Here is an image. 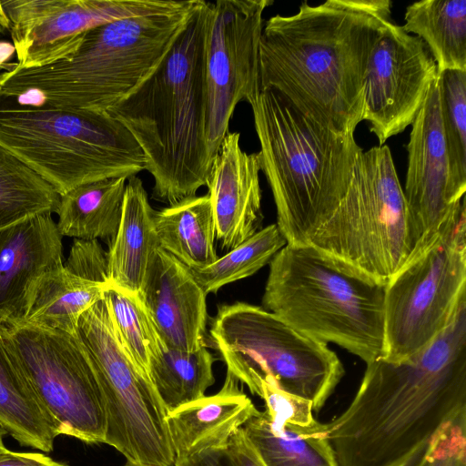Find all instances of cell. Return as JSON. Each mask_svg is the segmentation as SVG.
Listing matches in <instances>:
<instances>
[{"label":"cell","instance_id":"obj_1","mask_svg":"<svg viewBox=\"0 0 466 466\" xmlns=\"http://www.w3.org/2000/svg\"><path fill=\"white\" fill-rule=\"evenodd\" d=\"M390 0L303 2L264 23L260 86L272 89L311 121L354 134L364 109L370 52L390 21Z\"/></svg>","mask_w":466,"mask_h":466},{"label":"cell","instance_id":"obj_2","mask_svg":"<svg viewBox=\"0 0 466 466\" xmlns=\"http://www.w3.org/2000/svg\"><path fill=\"white\" fill-rule=\"evenodd\" d=\"M366 365L351 403L328 423L338 466H387L466 413V295L422 350Z\"/></svg>","mask_w":466,"mask_h":466},{"label":"cell","instance_id":"obj_3","mask_svg":"<svg viewBox=\"0 0 466 466\" xmlns=\"http://www.w3.org/2000/svg\"><path fill=\"white\" fill-rule=\"evenodd\" d=\"M208 5L201 1L154 73L107 111L141 148L153 198L169 205L208 187L214 163L207 140Z\"/></svg>","mask_w":466,"mask_h":466},{"label":"cell","instance_id":"obj_4","mask_svg":"<svg viewBox=\"0 0 466 466\" xmlns=\"http://www.w3.org/2000/svg\"><path fill=\"white\" fill-rule=\"evenodd\" d=\"M249 105L276 224L287 244L309 245L345 196L362 148L354 134L311 121L272 89H262Z\"/></svg>","mask_w":466,"mask_h":466},{"label":"cell","instance_id":"obj_5","mask_svg":"<svg viewBox=\"0 0 466 466\" xmlns=\"http://www.w3.org/2000/svg\"><path fill=\"white\" fill-rule=\"evenodd\" d=\"M201 1L188 0L172 13L94 27L76 51L60 61L4 72L0 93L31 91L53 107L107 112L154 73Z\"/></svg>","mask_w":466,"mask_h":466},{"label":"cell","instance_id":"obj_6","mask_svg":"<svg viewBox=\"0 0 466 466\" xmlns=\"http://www.w3.org/2000/svg\"><path fill=\"white\" fill-rule=\"evenodd\" d=\"M262 308L366 364L383 356L384 287L344 271L310 245L287 244L273 257Z\"/></svg>","mask_w":466,"mask_h":466},{"label":"cell","instance_id":"obj_7","mask_svg":"<svg viewBox=\"0 0 466 466\" xmlns=\"http://www.w3.org/2000/svg\"><path fill=\"white\" fill-rule=\"evenodd\" d=\"M0 145L62 196L91 182L137 176L145 157L107 112L20 105L0 94Z\"/></svg>","mask_w":466,"mask_h":466},{"label":"cell","instance_id":"obj_8","mask_svg":"<svg viewBox=\"0 0 466 466\" xmlns=\"http://www.w3.org/2000/svg\"><path fill=\"white\" fill-rule=\"evenodd\" d=\"M309 245L346 272L385 286L416 238L390 147L359 155L349 188Z\"/></svg>","mask_w":466,"mask_h":466},{"label":"cell","instance_id":"obj_9","mask_svg":"<svg viewBox=\"0 0 466 466\" xmlns=\"http://www.w3.org/2000/svg\"><path fill=\"white\" fill-rule=\"evenodd\" d=\"M209 332L227 371L255 395L268 380L319 411L344 375L341 361L327 344L262 307L240 301L220 305Z\"/></svg>","mask_w":466,"mask_h":466},{"label":"cell","instance_id":"obj_10","mask_svg":"<svg viewBox=\"0 0 466 466\" xmlns=\"http://www.w3.org/2000/svg\"><path fill=\"white\" fill-rule=\"evenodd\" d=\"M465 295L464 198L447 226L413 250L384 286L382 359L399 362L426 348Z\"/></svg>","mask_w":466,"mask_h":466},{"label":"cell","instance_id":"obj_11","mask_svg":"<svg viewBox=\"0 0 466 466\" xmlns=\"http://www.w3.org/2000/svg\"><path fill=\"white\" fill-rule=\"evenodd\" d=\"M76 333L103 395L104 443L123 455L125 466H175L165 407L148 376L119 341L104 299L80 317Z\"/></svg>","mask_w":466,"mask_h":466},{"label":"cell","instance_id":"obj_12","mask_svg":"<svg viewBox=\"0 0 466 466\" xmlns=\"http://www.w3.org/2000/svg\"><path fill=\"white\" fill-rule=\"evenodd\" d=\"M0 335L15 369L58 434L104 443L103 395L77 333L21 321L0 325Z\"/></svg>","mask_w":466,"mask_h":466},{"label":"cell","instance_id":"obj_13","mask_svg":"<svg viewBox=\"0 0 466 466\" xmlns=\"http://www.w3.org/2000/svg\"><path fill=\"white\" fill-rule=\"evenodd\" d=\"M271 0L209 2L205 39L207 140L214 161L237 105L261 91L259 44Z\"/></svg>","mask_w":466,"mask_h":466},{"label":"cell","instance_id":"obj_14","mask_svg":"<svg viewBox=\"0 0 466 466\" xmlns=\"http://www.w3.org/2000/svg\"><path fill=\"white\" fill-rule=\"evenodd\" d=\"M188 0H5L16 68L42 67L76 51L86 32L111 21L177 11Z\"/></svg>","mask_w":466,"mask_h":466},{"label":"cell","instance_id":"obj_15","mask_svg":"<svg viewBox=\"0 0 466 466\" xmlns=\"http://www.w3.org/2000/svg\"><path fill=\"white\" fill-rule=\"evenodd\" d=\"M437 77L426 44L389 21L370 52L364 80L362 119L379 146L412 124Z\"/></svg>","mask_w":466,"mask_h":466},{"label":"cell","instance_id":"obj_16","mask_svg":"<svg viewBox=\"0 0 466 466\" xmlns=\"http://www.w3.org/2000/svg\"><path fill=\"white\" fill-rule=\"evenodd\" d=\"M410 126L402 189L416 238L415 250L447 226L465 198L451 205L448 197V157L441 126L438 77Z\"/></svg>","mask_w":466,"mask_h":466},{"label":"cell","instance_id":"obj_17","mask_svg":"<svg viewBox=\"0 0 466 466\" xmlns=\"http://www.w3.org/2000/svg\"><path fill=\"white\" fill-rule=\"evenodd\" d=\"M140 298L166 346L188 352L206 347L207 294L190 268L160 247L153 255Z\"/></svg>","mask_w":466,"mask_h":466},{"label":"cell","instance_id":"obj_18","mask_svg":"<svg viewBox=\"0 0 466 466\" xmlns=\"http://www.w3.org/2000/svg\"><path fill=\"white\" fill-rule=\"evenodd\" d=\"M259 154L240 147V134L228 132L211 169L208 187L216 239L230 250L259 230L262 222Z\"/></svg>","mask_w":466,"mask_h":466},{"label":"cell","instance_id":"obj_19","mask_svg":"<svg viewBox=\"0 0 466 466\" xmlns=\"http://www.w3.org/2000/svg\"><path fill=\"white\" fill-rule=\"evenodd\" d=\"M62 237L50 213L0 230V325L25 320L32 283L63 266Z\"/></svg>","mask_w":466,"mask_h":466},{"label":"cell","instance_id":"obj_20","mask_svg":"<svg viewBox=\"0 0 466 466\" xmlns=\"http://www.w3.org/2000/svg\"><path fill=\"white\" fill-rule=\"evenodd\" d=\"M228 371L220 390L167 413V425L177 459L227 447L231 437L258 410Z\"/></svg>","mask_w":466,"mask_h":466},{"label":"cell","instance_id":"obj_21","mask_svg":"<svg viewBox=\"0 0 466 466\" xmlns=\"http://www.w3.org/2000/svg\"><path fill=\"white\" fill-rule=\"evenodd\" d=\"M142 180L127 178L120 224L110 243L109 285L140 296L155 251L159 248L154 215Z\"/></svg>","mask_w":466,"mask_h":466},{"label":"cell","instance_id":"obj_22","mask_svg":"<svg viewBox=\"0 0 466 466\" xmlns=\"http://www.w3.org/2000/svg\"><path fill=\"white\" fill-rule=\"evenodd\" d=\"M241 430L264 466H338L328 423L301 426L258 410Z\"/></svg>","mask_w":466,"mask_h":466},{"label":"cell","instance_id":"obj_23","mask_svg":"<svg viewBox=\"0 0 466 466\" xmlns=\"http://www.w3.org/2000/svg\"><path fill=\"white\" fill-rule=\"evenodd\" d=\"M108 286L79 278L64 265L48 270L29 289L24 321L75 334L80 317L104 299Z\"/></svg>","mask_w":466,"mask_h":466},{"label":"cell","instance_id":"obj_24","mask_svg":"<svg viewBox=\"0 0 466 466\" xmlns=\"http://www.w3.org/2000/svg\"><path fill=\"white\" fill-rule=\"evenodd\" d=\"M159 247L189 268L214 263L216 227L208 195L194 196L156 211Z\"/></svg>","mask_w":466,"mask_h":466},{"label":"cell","instance_id":"obj_25","mask_svg":"<svg viewBox=\"0 0 466 466\" xmlns=\"http://www.w3.org/2000/svg\"><path fill=\"white\" fill-rule=\"evenodd\" d=\"M127 178L114 177L78 186L60 197L56 213L64 237L107 239L116 235Z\"/></svg>","mask_w":466,"mask_h":466},{"label":"cell","instance_id":"obj_26","mask_svg":"<svg viewBox=\"0 0 466 466\" xmlns=\"http://www.w3.org/2000/svg\"><path fill=\"white\" fill-rule=\"evenodd\" d=\"M407 33L428 46L438 74L466 72V0H422L406 7Z\"/></svg>","mask_w":466,"mask_h":466},{"label":"cell","instance_id":"obj_27","mask_svg":"<svg viewBox=\"0 0 466 466\" xmlns=\"http://www.w3.org/2000/svg\"><path fill=\"white\" fill-rule=\"evenodd\" d=\"M214 361L207 347L188 352L168 348L160 339L147 375L167 413L205 396L215 382Z\"/></svg>","mask_w":466,"mask_h":466},{"label":"cell","instance_id":"obj_28","mask_svg":"<svg viewBox=\"0 0 466 466\" xmlns=\"http://www.w3.org/2000/svg\"><path fill=\"white\" fill-rule=\"evenodd\" d=\"M0 423L21 445L53 451L59 435L15 369L0 335Z\"/></svg>","mask_w":466,"mask_h":466},{"label":"cell","instance_id":"obj_29","mask_svg":"<svg viewBox=\"0 0 466 466\" xmlns=\"http://www.w3.org/2000/svg\"><path fill=\"white\" fill-rule=\"evenodd\" d=\"M57 191L0 145V230L29 218L56 212Z\"/></svg>","mask_w":466,"mask_h":466},{"label":"cell","instance_id":"obj_30","mask_svg":"<svg viewBox=\"0 0 466 466\" xmlns=\"http://www.w3.org/2000/svg\"><path fill=\"white\" fill-rule=\"evenodd\" d=\"M441 126L448 157V197L456 205L466 191V72L438 74Z\"/></svg>","mask_w":466,"mask_h":466},{"label":"cell","instance_id":"obj_31","mask_svg":"<svg viewBox=\"0 0 466 466\" xmlns=\"http://www.w3.org/2000/svg\"><path fill=\"white\" fill-rule=\"evenodd\" d=\"M287 245L276 223L257 231L252 237L228 250L214 263L190 268L204 292L217 293L223 286L254 275Z\"/></svg>","mask_w":466,"mask_h":466},{"label":"cell","instance_id":"obj_32","mask_svg":"<svg viewBox=\"0 0 466 466\" xmlns=\"http://www.w3.org/2000/svg\"><path fill=\"white\" fill-rule=\"evenodd\" d=\"M104 299L123 348L147 375L150 357L158 348L160 338L140 296L109 285Z\"/></svg>","mask_w":466,"mask_h":466},{"label":"cell","instance_id":"obj_33","mask_svg":"<svg viewBox=\"0 0 466 466\" xmlns=\"http://www.w3.org/2000/svg\"><path fill=\"white\" fill-rule=\"evenodd\" d=\"M421 466H466V414L435 431Z\"/></svg>","mask_w":466,"mask_h":466},{"label":"cell","instance_id":"obj_34","mask_svg":"<svg viewBox=\"0 0 466 466\" xmlns=\"http://www.w3.org/2000/svg\"><path fill=\"white\" fill-rule=\"evenodd\" d=\"M65 268L86 280L109 285L108 254L98 239L74 238Z\"/></svg>","mask_w":466,"mask_h":466},{"label":"cell","instance_id":"obj_35","mask_svg":"<svg viewBox=\"0 0 466 466\" xmlns=\"http://www.w3.org/2000/svg\"><path fill=\"white\" fill-rule=\"evenodd\" d=\"M258 396L264 400L265 410L276 420L301 426L315 420L311 402L279 390L271 380L261 383Z\"/></svg>","mask_w":466,"mask_h":466},{"label":"cell","instance_id":"obj_36","mask_svg":"<svg viewBox=\"0 0 466 466\" xmlns=\"http://www.w3.org/2000/svg\"><path fill=\"white\" fill-rule=\"evenodd\" d=\"M175 466H235L227 447L212 448L183 459Z\"/></svg>","mask_w":466,"mask_h":466},{"label":"cell","instance_id":"obj_37","mask_svg":"<svg viewBox=\"0 0 466 466\" xmlns=\"http://www.w3.org/2000/svg\"><path fill=\"white\" fill-rule=\"evenodd\" d=\"M228 451L235 466H264L241 429L231 437Z\"/></svg>","mask_w":466,"mask_h":466},{"label":"cell","instance_id":"obj_38","mask_svg":"<svg viewBox=\"0 0 466 466\" xmlns=\"http://www.w3.org/2000/svg\"><path fill=\"white\" fill-rule=\"evenodd\" d=\"M0 466H67L41 452H19L5 450L0 452Z\"/></svg>","mask_w":466,"mask_h":466},{"label":"cell","instance_id":"obj_39","mask_svg":"<svg viewBox=\"0 0 466 466\" xmlns=\"http://www.w3.org/2000/svg\"><path fill=\"white\" fill-rule=\"evenodd\" d=\"M429 441L430 439L419 443L405 455L387 466H421L429 447Z\"/></svg>","mask_w":466,"mask_h":466},{"label":"cell","instance_id":"obj_40","mask_svg":"<svg viewBox=\"0 0 466 466\" xmlns=\"http://www.w3.org/2000/svg\"><path fill=\"white\" fill-rule=\"evenodd\" d=\"M15 49L13 43L0 40V72L12 71L16 63L10 62V59L15 56Z\"/></svg>","mask_w":466,"mask_h":466},{"label":"cell","instance_id":"obj_41","mask_svg":"<svg viewBox=\"0 0 466 466\" xmlns=\"http://www.w3.org/2000/svg\"><path fill=\"white\" fill-rule=\"evenodd\" d=\"M9 20L2 5V1L0 0V35L9 33Z\"/></svg>","mask_w":466,"mask_h":466},{"label":"cell","instance_id":"obj_42","mask_svg":"<svg viewBox=\"0 0 466 466\" xmlns=\"http://www.w3.org/2000/svg\"><path fill=\"white\" fill-rule=\"evenodd\" d=\"M8 434L5 428L0 423V452L7 450L4 444V437Z\"/></svg>","mask_w":466,"mask_h":466},{"label":"cell","instance_id":"obj_43","mask_svg":"<svg viewBox=\"0 0 466 466\" xmlns=\"http://www.w3.org/2000/svg\"><path fill=\"white\" fill-rule=\"evenodd\" d=\"M3 73L0 72V81L2 80Z\"/></svg>","mask_w":466,"mask_h":466}]
</instances>
